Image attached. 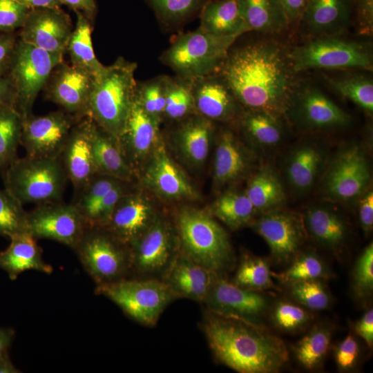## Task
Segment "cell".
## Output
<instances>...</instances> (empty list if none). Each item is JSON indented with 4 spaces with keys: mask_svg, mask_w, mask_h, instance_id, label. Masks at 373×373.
Segmentation results:
<instances>
[{
    "mask_svg": "<svg viewBox=\"0 0 373 373\" xmlns=\"http://www.w3.org/2000/svg\"><path fill=\"white\" fill-rule=\"evenodd\" d=\"M73 30L70 16L61 8H35L29 11L18 35L24 42L64 57Z\"/></svg>",
    "mask_w": 373,
    "mask_h": 373,
    "instance_id": "obj_15",
    "label": "cell"
},
{
    "mask_svg": "<svg viewBox=\"0 0 373 373\" xmlns=\"http://www.w3.org/2000/svg\"><path fill=\"white\" fill-rule=\"evenodd\" d=\"M86 227L83 217L72 202L38 204L27 213L28 233L37 240H52L72 249Z\"/></svg>",
    "mask_w": 373,
    "mask_h": 373,
    "instance_id": "obj_12",
    "label": "cell"
},
{
    "mask_svg": "<svg viewBox=\"0 0 373 373\" xmlns=\"http://www.w3.org/2000/svg\"><path fill=\"white\" fill-rule=\"evenodd\" d=\"M290 293L295 300L312 310L326 309L330 297L321 280H307L290 283Z\"/></svg>",
    "mask_w": 373,
    "mask_h": 373,
    "instance_id": "obj_49",
    "label": "cell"
},
{
    "mask_svg": "<svg viewBox=\"0 0 373 373\" xmlns=\"http://www.w3.org/2000/svg\"><path fill=\"white\" fill-rule=\"evenodd\" d=\"M199 17V27L216 36L239 37L248 32L240 0H207Z\"/></svg>",
    "mask_w": 373,
    "mask_h": 373,
    "instance_id": "obj_28",
    "label": "cell"
},
{
    "mask_svg": "<svg viewBox=\"0 0 373 373\" xmlns=\"http://www.w3.org/2000/svg\"><path fill=\"white\" fill-rule=\"evenodd\" d=\"M330 331L325 327H316L303 336L295 345L297 361L304 367L312 370L323 362L329 349Z\"/></svg>",
    "mask_w": 373,
    "mask_h": 373,
    "instance_id": "obj_41",
    "label": "cell"
},
{
    "mask_svg": "<svg viewBox=\"0 0 373 373\" xmlns=\"http://www.w3.org/2000/svg\"><path fill=\"white\" fill-rule=\"evenodd\" d=\"M120 181L113 177L97 173L81 190L74 193L71 202L83 217L87 227L93 226L97 209L103 198Z\"/></svg>",
    "mask_w": 373,
    "mask_h": 373,
    "instance_id": "obj_36",
    "label": "cell"
},
{
    "mask_svg": "<svg viewBox=\"0 0 373 373\" xmlns=\"http://www.w3.org/2000/svg\"><path fill=\"white\" fill-rule=\"evenodd\" d=\"M75 12L83 14L93 24L95 19L97 6L95 0H60Z\"/></svg>",
    "mask_w": 373,
    "mask_h": 373,
    "instance_id": "obj_59",
    "label": "cell"
},
{
    "mask_svg": "<svg viewBox=\"0 0 373 373\" xmlns=\"http://www.w3.org/2000/svg\"><path fill=\"white\" fill-rule=\"evenodd\" d=\"M249 31L276 35L289 29L285 12L278 0H240Z\"/></svg>",
    "mask_w": 373,
    "mask_h": 373,
    "instance_id": "obj_31",
    "label": "cell"
},
{
    "mask_svg": "<svg viewBox=\"0 0 373 373\" xmlns=\"http://www.w3.org/2000/svg\"><path fill=\"white\" fill-rule=\"evenodd\" d=\"M68 178L59 157L17 158L4 171V189L22 205L61 201Z\"/></svg>",
    "mask_w": 373,
    "mask_h": 373,
    "instance_id": "obj_5",
    "label": "cell"
},
{
    "mask_svg": "<svg viewBox=\"0 0 373 373\" xmlns=\"http://www.w3.org/2000/svg\"><path fill=\"white\" fill-rule=\"evenodd\" d=\"M360 347L354 336L350 334L336 347L335 359L339 369L348 370L356 363Z\"/></svg>",
    "mask_w": 373,
    "mask_h": 373,
    "instance_id": "obj_53",
    "label": "cell"
},
{
    "mask_svg": "<svg viewBox=\"0 0 373 373\" xmlns=\"http://www.w3.org/2000/svg\"><path fill=\"white\" fill-rule=\"evenodd\" d=\"M272 317L276 325L286 331L296 330L309 321V314L304 309L289 302L279 303Z\"/></svg>",
    "mask_w": 373,
    "mask_h": 373,
    "instance_id": "obj_51",
    "label": "cell"
},
{
    "mask_svg": "<svg viewBox=\"0 0 373 373\" xmlns=\"http://www.w3.org/2000/svg\"><path fill=\"white\" fill-rule=\"evenodd\" d=\"M195 108L191 81L180 77H168L164 115L180 119Z\"/></svg>",
    "mask_w": 373,
    "mask_h": 373,
    "instance_id": "obj_45",
    "label": "cell"
},
{
    "mask_svg": "<svg viewBox=\"0 0 373 373\" xmlns=\"http://www.w3.org/2000/svg\"><path fill=\"white\" fill-rule=\"evenodd\" d=\"M280 116L262 111L247 110L242 117V126L249 137L263 146L276 145L283 137Z\"/></svg>",
    "mask_w": 373,
    "mask_h": 373,
    "instance_id": "obj_40",
    "label": "cell"
},
{
    "mask_svg": "<svg viewBox=\"0 0 373 373\" xmlns=\"http://www.w3.org/2000/svg\"><path fill=\"white\" fill-rule=\"evenodd\" d=\"M256 209L245 193L230 191L214 203L212 213L232 229H240L251 220Z\"/></svg>",
    "mask_w": 373,
    "mask_h": 373,
    "instance_id": "obj_39",
    "label": "cell"
},
{
    "mask_svg": "<svg viewBox=\"0 0 373 373\" xmlns=\"http://www.w3.org/2000/svg\"><path fill=\"white\" fill-rule=\"evenodd\" d=\"M370 178L364 153L353 146L343 151L334 160L327 174L325 191L338 200L354 199L363 192Z\"/></svg>",
    "mask_w": 373,
    "mask_h": 373,
    "instance_id": "obj_19",
    "label": "cell"
},
{
    "mask_svg": "<svg viewBox=\"0 0 373 373\" xmlns=\"http://www.w3.org/2000/svg\"><path fill=\"white\" fill-rule=\"evenodd\" d=\"M9 246L0 251V268L4 270L12 280L27 270H35L50 274L52 267L42 257V249L37 239L26 232L10 238Z\"/></svg>",
    "mask_w": 373,
    "mask_h": 373,
    "instance_id": "obj_26",
    "label": "cell"
},
{
    "mask_svg": "<svg viewBox=\"0 0 373 373\" xmlns=\"http://www.w3.org/2000/svg\"><path fill=\"white\" fill-rule=\"evenodd\" d=\"M247 160L240 145L229 131H223L214 158V178L219 184L231 182L245 171Z\"/></svg>",
    "mask_w": 373,
    "mask_h": 373,
    "instance_id": "obj_34",
    "label": "cell"
},
{
    "mask_svg": "<svg viewBox=\"0 0 373 373\" xmlns=\"http://www.w3.org/2000/svg\"><path fill=\"white\" fill-rule=\"evenodd\" d=\"M355 332L360 336L369 347L373 344V310L368 309L355 323Z\"/></svg>",
    "mask_w": 373,
    "mask_h": 373,
    "instance_id": "obj_58",
    "label": "cell"
},
{
    "mask_svg": "<svg viewBox=\"0 0 373 373\" xmlns=\"http://www.w3.org/2000/svg\"><path fill=\"white\" fill-rule=\"evenodd\" d=\"M75 12L77 16L76 24L69 38L66 52L72 65L95 77L105 66L97 59L94 53L91 38L93 24L81 12Z\"/></svg>",
    "mask_w": 373,
    "mask_h": 373,
    "instance_id": "obj_33",
    "label": "cell"
},
{
    "mask_svg": "<svg viewBox=\"0 0 373 373\" xmlns=\"http://www.w3.org/2000/svg\"><path fill=\"white\" fill-rule=\"evenodd\" d=\"M95 293L111 300L128 316L146 327H153L165 308L178 298L162 280L128 277L97 285Z\"/></svg>",
    "mask_w": 373,
    "mask_h": 373,
    "instance_id": "obj_7",
    "label": "cell"
},
{
    "mask_svg": "<svg viewBox=\"0 0 373 373\" xmlns=\"http://www.w3.org/2000/svg\"><path fill=\"white\" fill-rule=\"evenodd\" d=\"M232 283L253 291L271 289L274 286L267 261L250 255L242 258Z\"/></svg>",
    "mask_w": 373,
    "mask_h": 373,
    "instance_id": "obj_44",
    "label": "cell"
},
{
    "mask_svg": "<svg viewBox=\"0 0 373 373\" xmlns=\"http://www.w3.org/2000/svg\"><path fill=\"white\" fill-rule=\"evenodd\" d=\"M137 67V63L119 57L95 77L87 115L117 139L135 99Z\"/></svg>",
    "mask_w": 373,
    "mask_h": 373,
    "instance_id": "obj_3",
    "label": "cell"
},
{
    "mask_svg": "<svg viewBox=\"0 0 373 373\" xmlns=\"http://www.w3.org/2000/svg\"><path fill=\"white\" fill-rule=\"evenodd\" d=\"M203 303L212 312L257 325L268 305L267 298L256 291L240 287L217 274Z\"/></svg>",
    "mask_w": 373,
    "mask_h": 373,
    "instance_id": "obj_16",
    "label": "cell"
},
{
    "mask_svg": "<svg viewBox=\"0 0 373 373\" xmlns=\"http://www.w3.org/2000/svg\"><path fill=\"white\" fill-rule=\"evenodd\" d=\"M30 9L55 8H59L62 6L60 0H17Z\"/></svg>",
    "mask_w": 373,
    "mask_h": 373,
    "instance_id": "obj_61",
    "label": "cell"
},
{
    "mask_svg": "<svg viewBox=\"0 0 373 373\" xmlns=\"http://www.w3.org/2000/svg\"><path fill=\"white\" fill-rule=\"evenodd\" d=\"M214 274L180 251L163 275L162 280L178 298L203 303Z\"/></svg>",
    "mask_w": 373,
    "mask_h": 373,
    "instance_id": "obj_24",
    "label": "cell"
},
{
    "mask_svg": "<svg viewBox=\"0 0 373 373\" xmlns=\"http://www.w3.org/2000/svg\"><path fill=\"white\" fill-rule=\"evenodd\" d=\"M20 371L15 367L8 355V351L0 354V373H19Z\"/></svg>",
    "mask_w": 373,
    "mask_h": 373,
    "instance_id": "obj_63",
    "label": "cell"
},
{
    "mask_svg": "<svg viewBox=\"0 0 373 373\" xmlns=\"http://www.w3.org/2000/svg\"><path fill=\"white\" fill-rule=\"evenodd\" d=\"M92 149L97 173L126 182L131 180L133 169L122 152L118 139L94 122Z\"/></svg>",
    "mask_w": 373,
    "mask_h": 373,
    "instance_id": "obj_29",
    "label": "cell"
},
{
    "mask_svg": "<svg viewBox=\"0 0 373 373\" xmlns=\"http://www.w3.org/2000/svg\"><path fill=\"white\" fill-rule=\"evenodd\" d=\"M128 248L130 276L135 274L136 278L163 276L178 254L171 227L158 218Z\"/></svg>",
    "mask_w": 373,
    "mask_h": 373,
    "instance_id": "obj_11",
    "label": "cell"
},
{
    "mask_svg": "<svg viewBox=\"0 0 373 373\" xmlns=\"http://www.w3.org/2000/svg\"><path fill=\"white\" fill-rule=\"evenodd\" d=\"M158 124L159 122L143 109L135 95L124 129L118 138L127 161L128 158L135 160L142 157L151 150L157 138Z\"/></svg>",
    "mask_w": 373,
    "mask_h": 373,
    "instance_id": "obj_27",
    "label": "cell"
},
{
    "mask_svg": "<svg viewBox=\"0 0 373 373\" xmlns=\"http://www.w3.org/2000/svg\"><path fill=\"white\" fill-rule=\"evenodd\" d=\"M14 336L15 331L12 329L0 327V354L8 351Z\"/></svg>",
    "mask_w": 373,
    "mask_h": 373,
    "instance_id": "obj_62",
    "label": "cell"
},
{
    "mask_svg": "<svg viewBox=\"0 0 373 373\" xmlns=\"http://www.w3.org/2000/svg\"><path fill=\"white\" fill-rule=\"evenodd\" d=\"M238 37H219L200 27L178 35L160 56L176 76L192 81L218 73Z\"/></svg>",
    "mask_w": 373,
    "mask_h": 373,
    "instance_id": "obj_6",
    "label": "cell"
},
{
    "mask_svg": "<svg viewBox=\"0 0 373 373\" xmlns=\"http://www.w3.org/2000/svg\"><path fill=\"white\" fill-rule=\"evenodd\" d=\"M158 20L166 26L181 25L200 12L207 0H146Z\"/></svg>",
    "mask_w": 373,
    "mask_h": 373,
    "instance_id": "obj_43",
    "label": "cell"
},
{
    "mask_svg": "<svg viewBox=\"0 0 373 373\" xmlns=\"http://www.w3.org/2000/svg\"><path fill=\"white\" fill-rule=\"evenodd\" d=\"M294 258L291 266L284 272L274 275L282 281L289 283L329 277V272L325 265L316 254L308 252L297 255Z\"/></svg>",
    "mask_w": 373,
    "mask_h": 373,
    "instance_id": "obj_48",
    "label": "cell"
},
{
    "mask_svg": "<svg viewBox=\"0 0 373 373\" xmlns=\"http://www.w3.org/2000/svg\"><path fill=\"white\" fill-rule=\"evenodd\" d=\"M94 81L93 74L64 60L55 67L43 90L48 100L80 119L88 116Z\"/></svg>",
    "mask_w": 373,
    "mask_h": 373,
    "instance_id": "obj_13",
    "label": "cell"
},
{
    "mask_svg": "<svg viewBox=\"0 0 373 373\" xmlns=\"http://www.w3.org/2000/svg\"><path fill=\"white\" fill-rule=\"evenodd\" d=\"M5 189H0V236L9 239L27 231V213Z\"/></svg>",
    "mask_w": 373,
    "mask_h": 373,
    "instance_id": "obj_47",
    "label": "cell"
},
{
    "mask_svg": "<svg viewBox=\"0 0 373 373\" xmlns=\"http://www.w3.org/2000/svg\"><path fill=\"white\" fill-rule=\"evenodd\" d=\"M177 231L181 251L211 272L223 276L234 265L227 233L209 214L185 207L178 213Z\"/></svg>",
    "mask_w": 373,
    "mask_h": 373,
    "instance_id": "obj_4",
    "label": "cell"
},
{
    "mask_svg": "<svg viewBox=\"0 0 373 373\" xmlns=\"http://www.w3.org/2000/svg\"><path fill=\"white\" fill-rule=\"evenodd\" d=\"M305 225L321 245L337 253L341 251L347 230L345 222L336 213L326 208H312L306 213Z\"/></svg>",
    "mask_w": 373,
    "mask_h": 373,
    "instance_id": "obj_32",
    "label": "cell"
},
{
    "mask_svg": "<svg viewBox=\"0 0 373 373\" xmlns=\"http://www.w3.org/2000/svg\"><path fill=\"white\" fill-rule=\"evenodd\" d=\"M213 131L212 122L199 115L189 118L177 130L176 144L189 162L199 165L206 160Z\"/></svg>",
    "mask_w": 373,
    "mask_h": 373,
    "instance_id": "obj_30",
    "label": "cell"
},
{
    "mask_svg": "<svg viewBox=\"0 0 373 373\" xmlns=\"http://www.w3.org/2000/svg\"><path fill=\"white\" fill-rule=\"evenodd\" d=\"M93 123L88 116L77 120L59 156L74 193L97 174L92 149Z\"/></svg>",
    "mask_w": 373,
    "mask_h": 373,
    "instance_id": "obj_18",
    "label": "cell"
},
{
    "mask_svg": "<svg viewBox=\"0 0 373 373\" xmlns=\"http://www.w3.org/2000/svg\"><path fill=\"white\" fill-rule=\"evenodd\" d=\"M22 125L23 117L15 106L0 108V170L4 171L17 158Z\"/></svg>",
    "mask_w": 373,
    "mask_h": 373,
    "instance_id": "obj_37",
    "label": "cell"
},
{
    "mask_svg": "<svg viewBox=\"0 0 373 373\" xmlns=\"http://www.w3.org/2000/svg\"><path fill=\"white\" fill-rule=\"evenodd\" d=\"M64 57L50 53L19 38L6 74L16 95V108L23 118L32 114V106L55 67Z\"/></svg>",
    "mask_w": 373,
    "mask_h": 373,
    "instance_id": "obj_10",
    "label": "cell"
},
{
    "mask_svg": "<svg viewBox=\"0 0 373 373\" xmlns=\"http://www.w3.org/2000/svg\"><path fill=\"white\" fill-rule=\"evenodd\" d=\"M30 10L17 0H0V32H18Z\"/></svg>",
    "mask_w": 373,
    "mask_h": 373,
    "instance_id": "obj_52",
    "label": "cell"
},
{
    "mask_svg": "<svg viewBox=\"0 0 373 373\" xmlns=\"http://www.w3.org/2000/svg\"><path fill=\"white\" fill-rule=\"evenodd\" d=\"M73 250L96 286L130 276L128 246L105 227H87Z\"/></svg>",
    "mask_w": 373,
    "mask_h": 373,
    "instance_id": "obj_9",
    "label": "cell"
},
{
    "mask_svg": "<svg viewBox=\"0 0 373 373\" xmlns=\"http://www.w3.org/2000/svg\"><path fill=\"white\" fill-rule=\"evenodd\" d=\"M354 20L359 35L372 36L373 0H354Z\"/></svg>",
    "mask_w": 373,
    "mask_h": 373,
    "instance_id": "obj_54",
    "label": "cell"
},
{
    "mask_svg": "<svg viewBox=\"0 0 373 373\" xmlns=\"http://www.w3.org/2000/svg\"><path fill=\"white\" fill-rule=\"evenodd\" d=\"M8 106L16 108V95L9 79L4 76L0 77V108Z\"/></svg>",
    "mask_w": 373,
    "mask_h": 373,
    "instance_id": "obj_60",
    "label": "cell"
},
{
    "mask_svg": "<svg viewBox=\"0 0 373 373\" xmlns=\"http://www.w3.org/2000/svg\"><path fill=\"white\" fill-rule=\"evenodd\" d=\"M353 289L357 297H370L373 290V244H369L358 257L353 272Z\"/></svg>",
    "mask_w": 373,
    "mask_h": 373,
    "instance_id": "obj_50",
    "label": "cell"
},
{
    "mask_svg": "<svg viewBox=\"0 0 373 373\" xmlns=\"http://www.w3.org/2000/svg\"><path fill=\"white\" fill-rule=\"evenodd\" d=\"M359 220L365 233L372 231L373 227V193L369 191L361 200L359 205Z\"/></svg>",
    "mask_w": 373,
    "mask_h": 373,
    "instance_id": "obj_57",
    "label": "cell"
},
{
    "mask_svg": "<svg viewBox=\"0 0 373 373\" xmlns=\"http://www.w3.org/2000/svg\"><path fill=\"white\" fill-rule=\"evenodd\" d=\"M195 111L211 121L229 122L238 113L240 104L218 73L191 81Z\"/></svg>",
    "mask_w": 373,
    "mask_h": 373,
    "instance_id": "obj_22",
    "label": "cell"
},
{
    "mask_svg": "<svg viewBox=\"0 0 373 373\" xmlns=\"http://www.w3.org/2000/svg\"><path fill=\"white\" fill-rule=\"evenodd\" d=\"M144 182L159 195L169 199L193 198L196 193L183 172L163 148L156 150Z\"/></svg>",
    "mask_w": 373,
    "mask_h": 373,
    "instance_id": "obj_25",
    "label": "cell"
},
{
    "mask_svg": "<svg viewBox=\"0 0 373 373\" xmlns=\"http://www.w3.org/2000/svg\"><path fill=\"white\" fill-rule=\"evenodd\" d=\"M18 39V32H0V77L8 73Z\"/></svg>",
    "mask_w": 373,
    "mask_h": 373,
    "instance_id": "obj_55",
    "label": "cell"
},
{
    "mask_svg": "<svg viewBox=\"0 0 373 373\" xmlns=\"http://www.w3.org/2000/svg\"><path fill=\"white\" fill-rule=\"evenodd\" d=\"M202 327L216 359L240 373H276L289 360L285 343L260 325L208 310Z\"/></svg>",
    "mask_w": 373,
    "mask_h": 373,
    "instance_id": "obj_2",
    "label": "cell"
},
{
    "mask_svg": "<svg viewBox=\"0 0 373 373\" xmlns=\"http://www.w3.org/2000/svg\"><path fill=\"white\" fill-rule=\"evenodd\" d=\"M288 50L272 39L231 47L218 74L247 110L280 117L287 113L298 86Z\"/></svg>",
    "mask_w": 373,
    "mask_h": 373,
    "instance_id": "obj_1",
    "label": "cell"
},
{
    "mask_svg": "<svg viewBox=\"0 0 373 373\" xmlns=\"http://www.w3.org/2000/svg\"><path fill=\"white\" fill-rule=\"evenodd\" d=\"M290 108H294L297 119L303 126L312 129L338 128L350 122L347 113L314 86H298Z\"/></svg>",
    "mask_w": 373,
    "mask_h": 373,
    "instance_id": "obj_21",
    "label": "cell"
},
{
    "mask_svg": "<svg viewBox=\"0 0 373 373\" xmlns=\"http://www.w3.org/2000/svg\"><path fill=\"white\" fill-rule=\"evenodd\" d=\"M323 162V155L315 146L303 145L291 155L287 176L298 190H306L314 184Z\"/></svg>",
    "mask_w": 373,
    "mask_h": 373,
    "instance_id": "obj_35",
    "label": "cell"
},
{
    "mask_svg": "<svg viewBox=\"0 0 373 373\" xmlns=\"http://www.w3.org/2000/svg\"><path fill=\"white\" fill-rule=\"evenodd\" d=\"M354 18V0H309L297 29L307 39L339 36Z\"/></svg>",
    "mask_w": 373,
    "mask_h": 373,
    "instance_id": "obj_20",
    "label": "cell"
},
{
    "mask_svg": "<svg viewBox=\"0 0 373 373\" xmlns=\"http://www.w3.org/2000/svg\"><path fill=\"white\" fill-rule=\"evenodd\" d=\"M288 56L296 74L311 69L372 70L373 68L370 47L338 36L307 39L289 50Z\"/></svg>",
    "mask_w": 373,
    "mask_h": 373,
    "instance_id": "obj_8",
    "label": "cell"
},
{
    "mask_svg": "<svg viewBox=\"0 0 373 373\" xmlns=\"http://www.w3.org/2000/svg\"><path fill=\"white\" fill-rule=\"evenodd\" d=\"M329 85L342 96L365 111H373V82L368 77L350 75L338 77H327Z\"/></svg>",
    "mask_w": 373,
    "mask_h": 373,
    "instance_id": "obj_42",
    "label": "cell"
},
{
    "mask_svg": "<svg viewBox=\"0 0 373 373\" xmlns=\"http://www.w3.org/2000/svg\"><path fill=\"white\" fill-rule=\"evenodd\" d=\"M255 229L268 244L278 263L294 258L305 239L301 220L286 211H269L256 222Z\"/></svg>",
    "mask_w": 373,
    "mask_h": 373,
    "instance_id": "obj_17",
    "label": "cell"
},
{
    "mask_svg": "<svg viewBox=\"0 0 373 373\" xmlns=\"http://www.w3.org/2000/svg\"><path fill=\"white\" fill-rule=\"evenodd\" d=\"M154 219L151 207L143 197L126 193L104 227L122 243L130 246L146 231Z\"/></svg>",
    "mask_w": 373,
    "mask_h": 373,
    "instance_id": "obj_23",
    "label": "cell"
},
{
    "mask_svg": "<svg viewBox=\"0 0 373 373\" xmlns=\"http://www.w3.org/2000/svg\"><path fill=\"white\" fill-rule=\"evenodd\" d=\"M280 3L289 29H297L309 0H278Z\"/></svg>",
    "mask_w": 373,
    "mask_h": 373,
    "instance_id": "obj_56",
    "label": "cell"
},
{
    "mask_svg": "<svg viewBox=\"0 0 373 373\" xmlns=\"http://www.w3.org/2000/svg\"><path fill=\"white\" fill-rule=\"evenodd\" d=\"M168 77L160 75L136 84L135 99L143 109L159 122L161 116L164 115Z\"/></svg>",
    "mask_w": 373,
    "mask_h": 373,
    "instance_id": "obj_46",
    "label": "cell"
},
{
    "mask_svg": "<svg viewBox=\"0 0 373 373\" xmlns=\"http://www.w3.org/2000/svg\"><path fill=\"white\" fill-rule=\"evenodd\" d=\"M245 194L256 211L270 210L279 205L285 199L280 180L269 169L258 172L251 179Z\"/></svg>",
    "mask_w": 373,
    "mask_h": 373,
    "instance_id": "obj_38",
    "label": "cell"
},
{
    "mask_svg": "<svg viewBox=\"0 0 373 373\" xmlns=\"http://www.w3.org/2000/svg\"><path fill=\"white\" fill-rule=\"evenodd\" d=\"M77 120L62 110L41 116L31 114L23 118L21 145L26 155L59 157Z\"/></svg>",
    "mask_w": 373,
    "mask_h": 373,
    "instance_id": "obj_14",
    "label": "cell"
}]
</instances>
